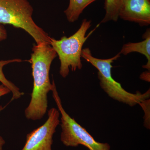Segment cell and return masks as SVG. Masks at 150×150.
<instances>
[{
  "label": "cell",
  "mask_w": 150,
  "mask_h": 150,
  "mask_svg": "<svg viewBox=\"0 0 150 150\" xmlns=\"http://www.w3.org/2000/svg\"><path fill=\"white\" fill-rule=\"evenodd\" d=\"M119 52L114 57L108 59H100L92 56L91 51L88 48L82 49L81 58L90 63L98 70V77L100 85L108 96L119 102L128 105L131 107L137 104L140 105L149 98L150 90L145 93L137 91L136 93H131L122 87L121 84L113 79L111 70L112 64L121 56Z\"/></svg>",
  "instance_id": "obj_2"
},
{
  "label": "cell",
  "mask_w": 150,
  "mask_h": 150,
  "mask_svg": "<svg viewBox=\"0 0 150 150\" xmlns=\"http://www.w3.org/2000/svg\"><path fill=\"white\" fill-rule=\"evenodd\" d=\"M33 11L28 0H0V24L21 28L32 36L37 44H50L51 37L33 21Z\"/></svg>",
  "instance_id": "obj_4"
},
{
  "label": "cell",
  "mask_w": 150,
  "mask_h": 150,
  "mask_svg": "<svg viewBox=\"0 0 150 150\" xmlns=\"http://www.w3.org/2000/svg\"><path fill=\"white\" fill-rule=\"evenodd\" d=\"M11 92L9 89L3 84H0V98Z\"/></svg>",
  "instance_id": "obj_12"
},
{
  "label": "cell",
  "mask_w": 150,
  "mask_h": 150,
  "mask_svg": "<svg viewBox=\"0 0 150 150\" xmlns=\"http://www.w3.org/2000/svg\"><path fill=\"white\" fill-rule=\"evenodd\" d=\"M52 83V96L61 115V141L63 144L72 147L83 145L89 150H111L109 144L96 141L85 128L67 113L62 105L54 79Z\"/></svg>",
  "instance_id": "obj_5"
},
{
  "label": "cell",
  "mask_w": 150,
  "mask_h": 150,
  "mask_svg": "<svg viewBox=\"0 0 150 150\" xmlns=\"http://www.w3.org/2000/svg\"><path fill=\"white\" fill-rule=\"evenodd\" d=\"M47 112L46 122L27 134L26 142L21 150H52L53 136L60 123V113L55 108Z\"/></svg>",
  "instance_id": "obj_6"
},
{
  "label": "cell",
  "mask_w": 150,
  "mask_h": 150,
  "mask_svg": "<svg viewBox=\"0 0 150 150\" xmlns=\"http://www.w3.org/2000/svg\"><path fill=\"white\" fill-rule=\"evenodd\" d=\"M122 0H105L104 3L105 15L100 23L107 22L117 21L119 18V11Z\"/></svg>",
  "instance_id": "obj_11"
},
{
  "label": "cell",
  "mask_w": 150,
  "mask_h": 150,
  "mask_svg": "<svg viewBox=\"0 0 150 150\" xmlns=\"http://www.w3.org/2000/svg\"><path fill=\"white\" fill-rule=\"evenodd\" d=\"M144 40L138 43H128L123 45L120 53L126 56L133 52H137L143 54L147 59L146 64L143 68L150 71V30H147L143 36Z\"/></svg>",
  "instance_id": "obj_8"
},
{
  "label": "cell",
  "mask_w": 150,
  "mask_h": 150,
  "mask_svg": "<svg viewBox=\"0 0 150 150\" xmlns=\"http://www.w3.org/2000/svg\"><path fill=\"white\" fill-rule=\"evenodd\" d=\"M96 0H70L68 8L64 11L68 21L74 23L90 4Z\"/></svg>",
  "instance_id": "obj_9"
},
{
  "label": "cell",
  "mask_w": 150,
  "mask_h": 150,
  "mask_svg": "<svg viewBox=\"0 0 150 150\" xmlns=\"http://www.w3.org/2000/svg\"><path fill=\"white\" fill-rule=\"evenodd\" d=\"M22 61L20 59H14L11 60H6V61H0V82L4 85L9 89L11 92L12 93L13 96L12 98V100L19 99L21 98L24 93L20 91V89L16 86L14 84L8 80L3 72V69L4 67L6 65L8 64L11 63H14V62H21Z\"/></svg>",
  "instance_id": "obj_10"
},
{
  "label": "cell",
  "mask_w": 150,
  "mask_h": 150,
  "mask_svg": "<svg viewBox=\"0 0 150 150\" xmlns=\"http://www.w3.org/2000/svg\"><path fill=\"white\" fill-rule=\"evenodd\" d=\"M57 55L49 43H40L34 45L32 48L28 62L31 64L33 88L30 102L24 111L28 120H40L48 111V95L52 88L49 71L52 62Z\"/></svg>",
  "instance_id": "obj_1"
},
{
  "label": "cell",
  "mask_w": 150,
  "mask_h": 150,
  "mask_svg": "<svg viewBox=\"0 0 150 150\" xmlns=\"http://www.w3.org/2000/svg\"><path fill=\"white\" fill-rule=\"evenodd\" d=\"M2 105H0V112L4 109ZM5 141L1 136H0V150H3V146L5 144Z\"/></svg>",
  "instance_id": "obj_15"
},
{
  "label": "cell",
  "mask_w": 150,
  "mask_h": 150,
  "mask_svg": "<svg viewBox=\"0 0 150 150\" xmlns=\"http://www.w3.org/2000/svg\"><path fill=\"white\" fill-rule=\"evenodd\" d=\"M119 17L142 27L148 26L150 24V0H122Z\"/></svg>",
  "instance_id": "obj_7"
},
{
  "label": "cell",
  "mask_w": 150,
  "mask_h": 150,
  "mask_svg": "<svg viewBox=\"0 0 150 150\" xmlns=\"http://www.w3.org/2000/svg\"><path fill=\"white\" fill-rule=\"evenodd\" d=\"M141 79L143 80L147 81L149 82L150 81V71H147L145 72L142 74L140 76Z\"/></svg>",
  "instance_id": "obj_14"
},
{
  "label": "cell",
  "mask_w": 150,
  "mask_h": 150,
  "mask_svg": "<svg viewBox=\"0 0 150 150\" xmlns=\"http://www.w3.org/2000/svg\"><path fill=\"white\" fill-rule=\"evenodd\" d=\"M7 37L6 30L4 26L0 24V42L5 40Z\"/></svg>",
  "instance_id": "obj_13"
},
{
  "label": "cell",
  "mask_w": 150,
  "mask_h": 150,
  "mask_svg": "<svg viewBox=\"0 0 150 150\" xmlns=\"http://www.w3.org/2000/svg\"><path fill=\"white\" fill-rule=\"evenodd\" d=\"M91 25V21L84 19L77 31L70 37L64 36L58 40L51 37L50 45L59 56L61 63L59 73L62 77L66 78L69 75L70 69L75 71L82 68L81 58L83 46L98 27L86 35Z\"/></svg>",
  "instance_id": "obj_3"
}]
</instances>
